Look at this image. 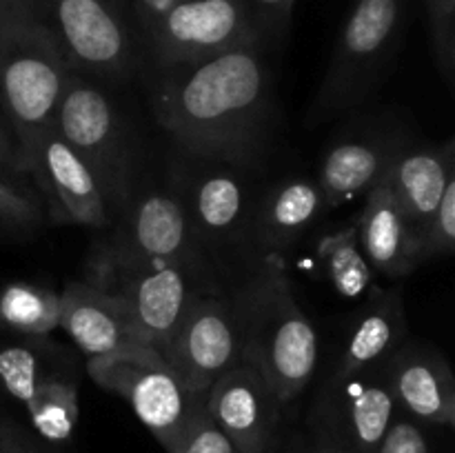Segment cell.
<instances>
[{
	"instance_id": "obj_1",
	"label": "cell",
	"mask_w": 455,
	"mask_h": 453,
	"mask_svg": "<svg viewBox=\"0 0 455 453\" xmlns=\"http://www.w3.org/2000/svg\"><path fill=\"white\" fill-rule=\"evenodd\" d=\"M163 69L151 107L187 151L235 167L260 160L274 111L260 44Z\"/></svg>"
},
{
	"instance_id": "obj_2",
	"label": "cell",
	"mask_w": 455,
	"mask_h": 453,
	"mask_svg": "<svg viewBox=\"0 0 455 453\" xmlns=\"http://www.w3.org/2000/svg\"><path fill=\"white\" fill-rule=\"evenodd\" d=\"M69 71L65 52L34 0H0V111L25 176L34 171Z\"/></svg>"
},
{
	"instance_id": "obj_3",
	"label": "cell",
	"mask_w": 455,
	"mask_h": 453,
	"mask_svg": "<svg viewBox=\"0 0 455 453\" xmlns=\"http://www.w3.org/2000/svg\"><path fill=\"white\" fill-rule=\"evenodd\" d=\"M240 355L265 376L280 404H291L318 367V331L298 302L283 256L267 253L234 302Z\"/></svg>"
},
{
	"instance_id": "obj_4",
	"label": "cell",
	"mask_w": 455,
	"mask_h": 453,
	"mask_svg": "<svg viewBox=\"0 0 455 453\" xmlns=\"http://www.w3.org/2000/svg\"><path fill=\"white\" fill-rule=\"evenodd\" d=\"M407 0H355L311 105L309 123L363 105L385 80L403 38Z\"/></svg>"
},
{
	"instance_id": "obj_5",
	"label": "cell",
	"mask_w": 455,
	"mask_h": 453,
	"mask_svg": "<svg viewBox=\"0 0 455 453\" xmlns=\"http://www.w3.org/2000/svg\"><path fill=\"white\" fill-rule=\"evenodd\" d=\"M87 371L100 389L129 402L138 420L167 453H176L191 422L204 409L187 391L163 354L145 345L89 358Z\"/></svg>"
},
{
	"instance_id": "obj_6",
	"label": "cell",
	"mask_w": 455,
	"mask_h": 453,
	"mask_svg": "<svg viewBox=\"0 0 455 453\" xmlns=\"http://www.w3.org/2000/svg\"><path fill=\"white\" fill-rule=\"evenodd\" d=\"M53 129L92 169L107 207H129L132 155L124 123L109 96L71 69L58 100Z\"/></svg>"
},
{
	"instance_id": "obj_7",
	"label": "cell",
	"mask_w": 455,
	"mask_h": 453,
	"mask_svg": "<svg viewBox=\"0 0 455 453\" xmlns=\"http://www.w3.org/2000/svg\"><path fill=\"white\" fill-rule=\"evenodd\" d=\"M136 25L163 67L191 65L231 49L262 44L247 0H176L136 18Z\"/></svg>"
},
{
	"instance_id": "obj_8",
	"label": "cell",
	"mask_w": 455,
	"mask_h": 453,
	"mask_svg": "<svg viewBox=\"0 0 455 453\" xmlns=\"http://www.w3.org/2000/svg\"><path fill=\"white\" fill-rule=\"evenodd\" d=\"M74 71L118 80L129 74L136 52L127 0H34Z\"/></svg>"
},
{
	"instance_id": "obj_9",
	"label": "cell",
	"mask_w": 455,
	"mask_h": 453,
	"mask_svg": "<svg viewBox=\"0 0 455 453\" xmlns=\"http://www.w3.org/2000/svg\"><path fill=\"white\" fill-rule=\"evenodd\" d=\"M100 280L93 284L118 296L129 309L138 342L164 355L191 300L185 269L111 249L100 262Z\"/></svg>"
},
{
	"instance_id": "obj_10",
	"label": "cell",
	"mask_w": 455,
	"mask_h": 453,
	"mask_svg": "<svg viewBox=\"0 0 455 453\" xmlns=\"http://www.w3.org/2000/svg\"><path fill=\"white\" fill-rule=\"evenodd\" d=\"M398 413L385 367L329 376L314 420L320 440L338 453H376Z\"/></svg>"
},
{
	"instance_id": "obj_11",
	"label": "cell",
	"mask_w": 455,
	"mask_h": 453,
	"mask_svg": "<svg viewBox=\"0 0 455 453\" xmlns=\"http://www.w3.org/2000/svg\"><path fill=\"white\" fill-rule=\"evenodd\" d=\"M164 358L187 391L200 402H207L213 382L243 358L234 302L191 296Z\"/></svg>"
},
{
	"instance_id": "obj_12",
	"label": "cell",
	"mask_w": 455,
	"mask_h": 453,
	"mask_svg": "<svg viewBox=\"0 0 455 453\" xmlns=\"http://www.w3.org/2000/svg\"><path fill=\"white\" fill-rule=\"evenodd\" d=\"M204 409L235 451L267 453L283 404L265 376L240 358L213 382Z\"/></svg>"
},
{
	"instance_id": "obj_13",
	"label": "cell",
	"mask_w": 455,
	"mask_h": 453,
	"mask_svg": "<svg viewBox=\"0 0 455 453\" xmlns=\"http://www.w3.org/2000/svg\"><path fill=\"white\" fill-rule=\"evenodd\" d=\"M31 182L44 209L56 222L102 229L109 225V207L100 185L84 160L52 127L44 131L36 154Z\"/></svg>"
},
{
	"instance_id": "obj_14",
	"label": "cell",
	"mask_w": 455,
	"mask_h": 453,
	"mask_svg": "<svg viewBox=\"0 0 455 453\" xmlns=\"http://www.w3.org/2000/svg\"><path fill=\"white\" fill-rule=\"evenodd\" d=\"M395 407L435 426L455 425V378L447 358L427 345H400L385 362Z\"/></svg>"
},
{
	"instance_id": "obj_15",
	"label": "cell",
	"mask_w": 455,
	"mask_h": 453,
	"mask_svg": "<svg viewBox=\"0 0 455 453\" xmlns=\"http://www.w3.org/2000/svg\"><path fill=\"white\" fill-rule=\"evenodd\" d=\"M60 329L89 358L140 345L124 302L93 282H71L60 293Z\"/></svg>"
},
{
	"instance_id": "obj_16",
	"label": "cell",
	"mask_w": 455,
	"mask_h": 453,
	"mask_svg": "<svg viewBox=\"0 0 455 453\" xmlns=\"http://www.w3.org/2000/svg\"><path fill=\"white\" fill-rule=\"evenodd\" d=\"M354 225L360 249L376 274L400 280L422 265L420 235L382 178L367 194L363 211Z\"/></svg>"
},
{
	"instance_id": "obj_17",
	"label": "cell",
	"mask_w": 455,
	"mask_h": 453,
	"mask_svg": "<svg viewBox=\"0 0 455 453\" xmlns=\"http://www.w3.org/2000/svg\"><path fill=\"white\" fill-rule=\"evenodd\" d=\"M194 226L185 203L173 194L154 191L129 211L124 240L116 251L151 262H167L185 269L194 258Z\"/></svg>"
},
{
	"instance_id": "obj_18",
	"label": "cell",
	"mask_w": 455,
	"mask_h": 453,
	"mask_svg": "<svg viewBox=\"0 0 455 453\" xmlns=\"http://www.w3.org/2000/svg\"><path fill=\"white\" fill-rule=\"evenodd\" d=\"M455 176L453 140L443 147H418L411 151H398L387 167L382 182L418 235H422L427 222L434 216L447 182Z\"/></svg>"
},
{
	"instance_id": "obj_19",
	"label": "cell",
	"mask_w": 455,
	"mask_h": 453,
	"mask_svg": "<svg viewBox=\"0 0 455 453\" xmlns=\"http://www.w3.org/2000/svg\"><path fill=\"white\" fill-rule=\"evenodd\" d=\"M398 140H347L324 154L318 189L324 209L342 207L358 195L369 194L385 176L391 160L398 155Z\"/></svg>"
},
{
	"instance_id": "obj_20",
	"label": "cell",
	"mask_w": 455,
	"mask_h": 453,
	"mask_svg": "<svg viewBox=\"0 0 455 453\" xmlns=\"http://www.w3.org/2000/svg\"><path fill=\"white\" fill-rule=\"evenodd\" d=\"M407 336V315L400 289L378 291L376 300L367 305L345 342L336 373L367 371L385 367Z\"/></svg>"
},
{
	"instance_id": "obj_21",
	"label": "cell",
	"mask_w": 455,
	"mask_h": 453,
	"mask_svg": "<svg viewBox=\"0 0 455 453\" xmlns=\"http://www.w3.org/2000/svg\"><path fill=\"white\" fill-rule=\"evenodd\" d=\"M324 211L318 182L293 178L267 195L258 218V242L267 253L283 256Z\"/></svg>"
},
{
	"instance_id": "obj_22",
	"label": "cell",
	"mask_w": 455,
	"mask_h": 453,
	"mask_svg": "<svg viewBox=\"0 0 455 453\" xmlns=\"http://www.w3.org/2000/svg\"><path fill=\"white\" fill-rule=\"evenodd\" d=\"M243 180L234 173L212 171L198 178L185 203L187 216L196 235H207L212 240H222L240 225L244 213Z\"/></svg>"
},
{
	"instance_id": "obj_23",
	"label": "cell",
	"mask_w": 455,
	"mask_h": 453,
	"mask_svg": "<svg viewBox=\"0 0 455 453\" xmlns=\"http://www.w3.org/2000/svg\"><path fill=\"white\" fill-rule=\"evenodd\" d=\"M318 260L333 291L345 300H360L376 291V271L360 249L355 225L324 235L318 244Z\"/></svg>"
},
{
	"instance_id": "obj_24",
	"label": "cell",
	"mask_w": 455,
	"mask_h": 453,
	"mask_svg": "<svg viewBox=\"0 0 455 453\" xmlns=\"http://www.w3.org/2000/svg\"><path fill=\"white\" fill-rule=\"evenodd\" d=\"M0 324L25 338H47L60 329V293L29 282L0 291Z\"/></svg>"
},
{
	"instance_id": "obj_25",
	"label": "cell",
	"mask_w": 455,
	"mask_h": 453,
	"mask_svg": "<svg viewBox=\"0 0 455 453\" xmlns=\"http://www.w3.org/2000/svg\"><path fill=\"white\" fill-rule=\"evenodd\" d=\"M25 409L34 429L44 440L67 442L78 422V389L65 378L44 373Z\"/></svg>"
},
{
	"instance_id": "obj_26",
	"label": "cell",
	"mask_w": 455,
	"mask_h": 453,
	"mask_svg": "<svg viewBox=\"0 0 455 453\" xmlns=\"http://www.w3.org/2000/svg\"><path fill=\"white\" fill-rule=\"evenodd\" d=\"M44 218V203L36 187L18 180L16 173H0V231L27 234Z\"/></svg>"
},
{
	"instance_id": "obj_27",
	"label": "cell",
	"mask_w": 455,
	"mask_h": 453,
	"mask_svg": "<svg viewBox=\"0 0 455 453\" xmlns=\"http://www.w3.org/2000/svg\"><path fill=\"white\" fill-rule=\"evenodd\" d=\"M43 376L38 355L29 346L12 345L0 349V385L18 402H29Z\"/></svg>"
},
{
	"instance_id": "obj_28",
	"label": "cell",
	"mask_w": 455,
	"mask_h": 453,
	"mask_svg": "<svg viewBox=\"0 0 455 453\" xmlns=\"http://www.w3.org/2000/svg\"><path fill=\"white\" fill-rule=\"evenodd\" d=\"M429 20L431 47L444 83L455 80V0H422Z\"/></svg>"
},
{
	"instance_id": "obj_29",
	"label": "cell",
	"mask_w": 455,
	"mask_h": 453,
	"mask_svg": "<svg viewBox=\"0 0 455 453\" xmlns=\"http://www.w3.org/2000/svg\"><path fill=\"white\" fill-rule=\"evenodd\" d=\"M455 244V176L444 187V194L420 235L422 262L435 256H447Z\"/></svg>"
},
{
	"instance_id": "obj_30",
	"label": "cell",
	"mask_w": 455,
	"mask_h": 453,
	"mask_svg": "<svg viewBox=\"0 0 455 453\" xmlns=\"http://www.w3.org/2000/svg\"><path fill=\"white\" fill-rule=\"evenodd\" d=\"M247 4L260 43L265 40L275 43L289 29L296 0H247Z\"/></svg>"
},
{
	"instance_id": "obj_31",
	"label": "cell",
	"mask_w": 455,
	"mask_h": 453,
	"mask_svg": "<svg viewBox=\"0 0 455 453\" xmlns=\"http://www.w3.org/2000/svg\"><path fill=\"white\" fill-rule=\"evenodd\" d=\"M176 453H238L225 433L213 425L207 409L196 416Z\"/></svg>"
},
{
	"instance_id": "obj_32",
	"label": "cell",
	"mask_w": 455,
	"mask_h": 453,
	"mask_svg": "<svg viewBox=\"0 0 455 453\" xmlns=\"http://www.w3.org/2000/svg\"><path fill=\"white\" fill-rule=\"evenodd\" d=\"M376 453H429V442L413 417L395 413Z\"/></svg>"
},
{
	"instance_id": "obj_33",
	"label": "cell",
	"mask_w": 455,
	"mask_h": 453,
	"mask_svg": "<svg viewBox=\"0 0 455 453\" xmlns=\"http://www.w3.org/2000/svg\"><path fill=\"white\" fill-rule=\"evenodd\" d=\"M0 173H16V176H25V173H22L16 140H13L12 129H9L3 111H0Z\"/></svg>"
},
{
	"instance_id": "obj_34",
	"label": "cell",
	"mask_w": 455,
	"mask_h": 453,
	"mask_svg": "<svg viewBox=\"0 0 455 453\" xmlns=\"http://www.w3.org/2000/svg\"><path fill=\"white\" fill-rule=\"evenodd\" d=\"M307 453H338V451H336V449L329 447V444H324L323 440H320V442L315 444V447L311 449V451H307Z\"/></svg>"
},
{
	"instance_id": "obj_35",
	"label": "cell",
	"mask_w": 455,
	"mask_h": 453,
	"mask_svg": "<svg viewBox=\"0 0 455 453\" xmlns=\"http://www.w3.org/2000/svg\"><path fill=\"white\" fill-rule=\"evenodd\" d=\"M0 453H20V451H18V449L13 447V444L9 442V440L0 438Z\"/></svg>"
},
{
	"instance_id": "obj_36",
	"label": "cell",
	"mask_w": 455,
	"mask_h": 453,
	"mask_svg": "<svg viewBox=\"0 0 455 453\" xmlns=\"http://www.w3.org/2000/svg\"><path fill=\"white\" fill-rule=\"evenodd\" d=\"M127 3H129V0H127Z\"/></svg>"
}]
</instances>
